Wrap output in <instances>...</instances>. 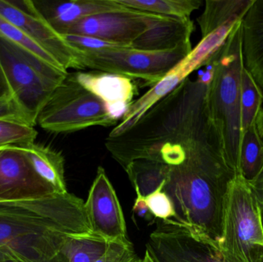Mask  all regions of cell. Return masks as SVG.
<instances>
[{"instance_id":"6da1fadb","label":"cell","mask_w":263,"mask_h":262,"mask_svg":"<svg viewBox=\"0 0 263 262\" xmlns=\"http://www.w3.org/2000/svg\"><path fill=\"white\" fill-rule=\"evenodd\" d=\"M168 167L163 191L174 206V221L219 255L224 198L236 174L214 122L182 164Z\"/></svg>"},{"instance_id":"7a4b0ae2","label":"cell","mask_w":263,"mask_h":262,"mask_svg":"<svg viewBox=\"0 0 263 262\" xmlns=\"http://www.w3.org/2000/svg\"><path fill=\"white\" fill-rule=\"evenodd\" d=\"M92 233L84 201L66 192L40 199L0 201V249L18 258L46 261L73 235Z\"/></svg>"},{"instance_id":"3957f363","label":"cell","mask_w":263,"mask_h":262,"mask_svg":"<svg viewBox=\"0 0 263 262\" xmlns=\"http://www.w3.org/2000/svg\"><path fill=\"white\" fill-rule=\"evenodd\" d=\"M208 102L210 114L223 139L227 159L239 174L242 139L241 78L244 68L242 21L238 22L219 50L209 61Z\"/></svg>"},{"instance_id":"277c9868","label":"cell","mask_w":263,"mask_h":262,"mask_svg":"<svg viewBox=\"0 0 263 262\" xmlns=\"http://www.w3.org/2000/svg\"><path fill=\"white\" fill-rule=\"evenodd\" d=\"M218 247L225 262H263L262 208L253 186L239 174L224 198Z\"/></svg>"},{"instance_id":"5b68a950","label":"cell","mask_w":263,"mask_h":262,"mask_svg":"<svg viewBox=\"0 0 263 262\" xmlns=\"http://www.w3.org/2000/svg\"><path fill=\"white\" fill-rule=\"evenodd\" d=\"M0 63L11 95L37 124L42 109L69 72L1 35Z\"/></svg>"},{"instance_id":"8992f818","label":"cell","mask_w":263,"mask_h":262,"mask_svg":"<svg viewBox=\"0 0 263 262\" xmlns=\"http://www.w3.org/2000/svg\"><path fill=\"white\" fill-rule=\"evenodd\" d=\"M51 133H69L92 126H117L106 105L81 86L72 73L52 92L37 118Z\"/></svg>"},{"instance_id":"52a82bcc","label":"cell","mask_w":263,"mask_h":262,"mask_svg":"<svg viewBox=\"0 0 263 262\" xmlns=\"http://www.w3.org/2000/svg\"><path fill=\"white\" fill-rule=\"evenodd\" d=\"M191 43L173 50L148 52L130 47L77 50L80 69H89L139 78L153 86L191 52Z\"/></svg>"},{"instance_id":"ba28073f","label":"cell","mask_w":263,"mask_h":262,"mask_svg":"<svg viewBox=\"0 0 263 262\" xmlns=\"http://www.w3.org/2000/svg\"><path fill=\"white\" fill-rule=\"evenodd\" d=\"M0 15L21 29L61 67L80 69L77 49L39 13L32 0H0Z\"/></svg>"},{"instance_id":"9c48e42d","label":"cell","mask_w":263,"mask_h":262,"mask_svg":"<svg viewBox=\"0 0 263 262\" xmlns=\"http://www.w3.org/2000/svg\"><path fill=\"white\" fill-rule=\"evenodd\" d=\"M253 0H207L197 18L202 39L186 56L195 70L208 64L228 38L238 22L242 21Z\"/></svg>"},{"instance_id":"30bf717a","label":"cell","mask_w":263,"mask_h":262,"mask_svg":"<svg viewBox=\"0 0 263 262\" xmlns=\"http://www.w3.org/2000/svg\"><path fill=\"white\" fill-rule=\"evenodd\" d=\"M84 207L92 234L107 243L129 241L120 200L101 166L97 169Z\"/></svg>"},{"instance_id":"8fae6325","label":"cell","mask_w":263,"mask_h":262,"mask_svg":"<svg viewBox=\"0 0 263 262\" xmlns=\"http://www.w3.org/2000/svg\"><path fill=\"white\" fill-rule=\"evenodd\" d=\"M58 195L34 170L20 146L0 147V201L40 199Z\"/></svg>"},{"instance_id":"7c38bea8","label":"cell","mask_w":263,"mask_h":262,"mask_svg":"<svg viewBox=\"0 0 263 262\" xmlns=\"http://www.w3.org/2000/svg\"><path fill=\"white\" fill-rule=\"evenodd\" d=\"M158 15L126 7L86 17L66 34L89 35L130 47L132 43L151 26ZM66 35V34H65Z\"/></svg>"},{"instance_id":"4fadbf2b","label":"cell","mask_w":263,"mask_h":262,"mask_svg":"<svg viewBox=\"0 0 263 262\" xmlns=\"http://www.w3.org/2000/svg\"><path fill=\"white\" fill-rule=\"evenodd\" d=\"M146 246L159 262H225L174 220H159Z\"/></svg>"},{"instance_id":"5bb4252c","label":"cell","mask_w":263,"mask_h":262,"mask_svg":"<svg viewBox=\"0 0 263 262\" xmlns=\"http://www.w3.org/2000/svg\"><path fill=\"white\" fill-rule=\"evenodd\" d=\"M72 74L83 87L104 103L117 122L124 116L137 93L132 78L125 75L97 70Z\"/></svg>"},{"instance_id":"9a60e30c","label":"cell","mask_w":263,"mask_h":262,"mask_svg":"<svg viewBox=\"0 0 263 262\" xmlns=\"http://www.w3.org/2000/svg\"><path fill=\"white\" fill-rule=\"evenodd\" d=\"M35 9L49 26L61 35L80 20L102 12L123 10L117 0H32Z\"/></svg>"},{"instance_id":"2e32d148","label":"cell","mask_w":263,"mask_h":262,"mask_svg":"<svg viewBox=\"0 0 263 262\" xmlns=\"http://www.w3.org/2000/svg\"><path fill=\"white\" fill-rule=\"evenodd\" d=\"M194 29V23L190 18L158 15L148 29L132 43L130 48L148 52L173 50L180 45L191 43Z\"/></svg>"},{"instance_id":"e0dca14e","label":"cell","mask_w":263,"mask_h":262,"mask_svg":"<svg viewBox=\"0 0 263 262\" xmlns=\"http://www.w3.org/2000/svg\"><path fill=\"white\" fill-rule=\"evenodd\" d=\"M244 68L263 91V0H254L242 19Z\"/></svg>"},{"instance_id":"ac0fdd59","label":"cell","mask_w":263,"mask_h":262,"mask_svg":"<svg viewBox=\"0 0 263 262\" xmlns=\"http://www.w3.org/2000/svg\"><path fill=\"white\" fill-rule=\"evenodd\" d=\"M182 60L160 81L152 86L151 89L142 96L133 102L120 123L116 126L109 135L116 136L127 130L156 103L165 98L184 80L189 78L192 72L189 70Z\"/></svg>"},{"instance_id":"d6986e66","label":"cell","mask_w":263,"mask_h":262,"mask_svg":"<svg viewBox=\"0 0 263 262\" xmlns=\"http://www.w3.org/2000/svg\"><path fill=\"white\" fill-rule=\"evenodd\" d=\"M37 175L58 195L66 193L65 160L61 152L37 143L20 145Z\"/></svg>"},{"instance_id":"ffe728a7","label":"cell","mask_w":263,"mask_h":262,"mask_svg":"<svg viewBox=\"0 0 263 262\" xmlns=\"http://www.w3.org/2000/svg\"><path fill=\"white\" fill-rule=\"evenodd\" d=\"M125 171L136 194L145 197L165 183L168 167L159 162L138 159L132 162Z\"/></svg>"},{"instance_id":"44dd1931","label":"cell","mask_w":263,"mask_h":262,"mask_svg":"<svg viewBox=\"0 0 263 262\" xmlns=\"http://www.w3.org/2000/svg\"><path fill=\"white\" fill-rule=\"evenodd\" d=\"M263 167V143L256 124L242 132L239 155V174L252 183Z\"/></svg>"},{"instance_id":"7402d4cb","label":"cell","mask_w":263,"mask_h":262,"mask_svg":"<svg viewBox=\"0 0 263 262\" xmlns=\"http://www.w3.org/2000/svg\"><path fill=\"white\" fill-rule=\"evenodd\" d=\"M135 10L176 18H190L201 5L200 0H117Z\"/></svg>"},{"instance_id":"603a6c76","label":"cell","mask_w":263,"mask_h":262,"mask_svg":"<svg viewBox=\"0 0 263 262\" xmlns=\"http://www.w3.org/2000/svg\"><path fill=\"white\" fill-rule=\"evenodd\" d=\"M107 246L106 241L93 234H81L68 238L62 251L68 262H95Z\"/></svg>"},{"instance_id":"cb8c5ba5","label":"cell","mask_w":263,"mask_h":262,"mask_svg":"<svg viewBox=\"0 0 263 262\" xmlns=\"http://www.w3.org/2000/svg\"><path fill=\"white\" fill-rule=\"evenodd\" d=\"M263 91L250 72L243 68L241 78V124L242 131L256 124L262 109Z\"/></svg>"},{"instance_id":"d4e9b609","label":"cell","mask_w":263,"mask_h":262,"mask_svg":"<svg viewBox=\"0 0 263 262\" xmlns=\"http://www.w3.org/2000/svg\"><path fill=\"white\" fill-rule=\"evenodd\" d=\"M38 132L34 126L0 118V147L35 143Z\"/></svg>"},{"instance_id":"484cf974","label":"cell","mask_w":263,"mask_h":262,"mask_svg":"<svg viewBox=\"0 0 263 262\" xmlns=\"http://www.w3.org/2000/svg\"><path fill=\"white\" fill-rule=\"evenodd\" d=\"M0 35L24 48L26 50L29 51L40 58H43L52 66L65 70L50 55L33 43L21 29H18L15 25L2 16L1 15H0Z\"/></svg>"},{"instance_id":"4316f807","label":"cell","mask_w":263,"mask_h":262,"mask_svg":"<svg viewBox=\"0 0 263 262\" xmlns=\"http://www.w3.org/2000/svg\"><path fill=\"white\" fill-rule=\"evenodd\" d=\"M165 183L156 191L145 197V203L150 214L154 218L162 221L174 220L176 216L173 203L163 191Z\"/></svg>"},{"instance_id":"83f0119b","label":"cell","mask_w":263,"mask_h":262,"mask_svg":"<svg viewBox=\"0 0 263 262\" xmlns=\"http://www.w3.org/2000/svg\"><path fill=\"white\" fill-rule=\"evenodd\" d=\"M95 262H142L129 241L108 243L106 251Z\"/></svg>"},{"instance_id":"f1b7e54d","label":"cell","mask_w":263,"mask_h":262,"mask_svg":"<svg viewBox=\"0 0 263 262\" xmlns=\"http://www.w3.org/2000/svg\"><path fill=\"white\" fill-rule=\"evenodd\" d=\"M63 38L77 50L80 51H100L112 48H126L118 43H111L101 38L89 35H77V34H66Z\"/></svg>"},{"instance_id":"f546056e","label":"cell","mask_w":263,"mask_h":262,"mask_svg":"<svg viewBox=\"0 0 263 262\" xmlns=\"http://www.w3.org/2000/svg\"><path fill=\"white\" fill-rule=\"evenodd\" d=\"M0 118L15 120L34 127L37 125L12 95L0 98Z\"/></svg>"},{"instance_id":"4dcf8cb0","label":"cell","mask_w":263,"mask_h":262,"mask_svg":"<svg viewBox=\"0 0 263 262\" xmlns=\"http://www.w3.org/2000/svg\"><path fill=\"white\" fill-rule=\"evenodd\" d=\"M0 262H68V260L63 251L58 255L51 259L46 260V261H32L18 258L15 254L7 249H0Z\"/></svg>"},{"instance_id":"1f68e13d","label":"cell","mask_w":263,"mask_h":262,"mask_svg":"<svg viewBox=\"0 0 263 262\" xmlns=\"http://www.w3.org/2000/svg\"><path fill=\"white\" fill-rule=\"evenodd\" d=\"M136 195H137V197H136L134 206H133V212L137 214L139 216L143 217L144 218H147V216H153L150 214L148 207H147L145 197L142 196L139 194H136Z\"/></svg>"},{"instance_id":"d6a6232c","label":"cell","mask_w":263,"mask_h":262,"mask_svg":"<svg viewBox=\"0 0 263 262\" xmlns=\"http://www.w3.org/2000/svg\"><path fill=\"white\" fill-rule=\"evenodd\" d=\"M250 184L253 186L255 193H256L259 204L262 208L263 216V167L257 177L252 183H250Z\"/></svg>"},{"instance_id":"836d02e7","label":"cell","mask_w":263,"mask_h":262,"mask_svg":"<svg viewBox=\"0 0 263 262\" xmlns=\"http://www.w3.org/2000/svg\"><path fill=\"white\" fill-rule=\"evenodd\" d=\"M9 95H11L10 89L0 63V98Z\"/></svg>"},{"instance_id":"e575fe53","label":"cell","mask_w":263,"mask_h":262,"mask_svg":"<svg viewBox=\"0 0 263 262\" xmlns=\"http://www.w3.org/2000/svg\"><path fill=\"white\" fill-rule=\"evenodd\" d=\"M256 126H257L258 132H259V136H260L263 143V108L258 115L257 119H256Z\"/></svg>"},{"instance_id":"d590c367","label":"cell","mask_w":263,"mask_h":262,"mask_svg":"<svg viewBox=\"0 0 263 262\" xmlns=\"http://www.w3.org/2000/svg\"><path fill=\"white\" fill-rule=\"evenodd\" d=\"M142 262H159L157 258L155 256L154 254L153 253L149 248L147 247L145 249V255L144 258L142 259Z\"/></svg>"}]
</instances>
